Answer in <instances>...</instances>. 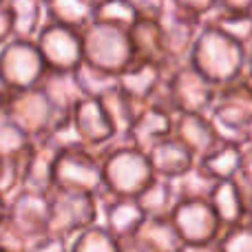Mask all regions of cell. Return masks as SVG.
Segmentation results:
<instances>
[{
  "mask_svg": "<svg viewBox=\"0 0 252 252\" xmlns=\"http://www.w3.org/2000/svg\"><path fill=\"white\" fill-rule=\"evenodd\" d=\"M31 139L0 111V159H9L27 151Z\"/></svg>",
  "mask_w": 252,
  "mask_h": 252,
  "instance_id": "34",
  "label": "cell"
},
{
  "mask_svg": "<svg viewBox=\"0 0 252 252\" xmlns=\"http://www.w3.org/2000/svg\"><path fill=\"white\" fill-rule=\"evenodd\" d=\"M206 115L221 142L241 148L252 144V84L241 75L217 87Z\"/></svg>",
  "mask_w": 252,
  "mask_h": 252,
  "instance_id": "2",
  "label": "cell"
},
{
  "mask_svg": "<svg viewBox=\"0 0 252 252\" xmlns=\"http://www.w3.org/2000/svg\"><path fill=\"white\" fill-rule=\"evenodd\" d=\"M4 223L22 237L27 244V252L33 239L47 232L49 223V199L47 195L29 190H18L7 199V208H4Z\"/></svg>",
  "mask_w": 252,
  "mask_h": 252,
  "instance_id": "12",
  "label": "cell"
},
{
  "mask_svg": "<svg viewBox=\"0 0 252 252\" xmlns=\"http://www.w3.org/2000/svg\"><path fill=\"white\" fill-rule=\"evenodd\" d=\"M173 135L199 159L208 151H213L221 139L217 137L208 115L204 113H179L175 115L173 122Z\"/></svg>",
  "mask_w": 252,
  "mask_h": 252,
  "instance_id": "19",
  "label": "cell"
},
{
  "mask_svg": "<svg viewBox=\"0 0 252 252\" xmlns=\"http://www.w3.org/2000/svg\"><path fill=\"white\" fill-rule=\"evenodd\" d=\"M0 252H4V250H0Z\"/></svg>",
  "mask_w": 252,
  "mask_h": 252,
  "instance_id": "51",
  "label": "cell"
},
{
  "mask_svg": "<svg viewBox=\"0 0 252 252\" xmlns=\"http://www.w3.org/2000/svg\"><path fill=\"white\" fill-rule=\"evenodd\" d=\"M170 182H173L177 199H208L213 188H215V184H217V179L206 175L195 161L186 173L175 177V179H170Z\"/></svg>",
  "mask_w": 252,
  "mask_h": 252,
  "instance_id": "32",
  "label": "cell"
},
{
  "mask_svg": "<svg viewBox=\"0 0 252 252\" xmlns=\"http://www.w3.org/2000/svg\"><path fill=\"white\" fill-rule=\"evenodd\" d=\"M11 16V38L33 40L44 22L42 0H4Z\"/></svg>",
  "mask_w": 252,
  "mask_h": 252,
  "instance_id": "24",
  "label": "cell"
},
{
  "mask_svg": "<svg viewBox=\"0 0 252 252\" xmlns=\"http://www.w3.org/2000/svg\"><path fill=\"white\" fill-rule=\"evenodd\" d=\"M104 195L109 197L104 206V228L118 241L133 237L146 219L142 206L137 204L135 197L128 195H109V192Z\"/></svg>",
  "mask_w": 252,
  "mask_h": 252,
  "instance_id": "20",
  "label": "cell"
},
{
  "mask_svg": "<svg viewBox=\"0 0 252 252\" xmlns=\"http://www.w3.org/2000/svg\"><path fill=\"white\" fill-rule=\"evenodd\" d=\"M135 199L142 206L146 217H168L175 201H177V195H175L170 179L153 175V179L135 195Z\"/></svg>",
  "mask_w": 252,
  "mask_h": 252,
  "instance_id": "27",
  "label": "cell"
},
{
  "mask_svg": "<svg viewBox=\"0 0 252 252\" xmlns=\"http://www.w3.org/2000/svg\"><path fill=\"white\" fill-rule=\"evenodd\" d=\"M215 7L223 11H252V0H217Z\"/></svg>",
  "mask_w": 252,
  "mask_h": 252,
  "instance_id": "44",
  "label": "cell"
},
{
  "mask_svg": "<svg viewBox=\"0 0 252 252\" xmlns=\"http://www.w3.org/2000/svg\"><path fill=\"white\" fill-rule=\"evenodd\" d=\"M29 148V146H27ZM22 157L25 153L9 159H0V195L4 199L20 190V179H22Z\"/></svg>",
  "mask_w": 252,
  "mask_h": 252,
  "instance_id": "36",
  "label": "cell"
},
{
  "mask_svg": "<svg viewBox=\"0 0 252 252\" xmlns=\"http://www.w3.org/2000/svg\"><path fill=\"white\" fill-rule=\"evenodd\" d=\"M128 40H130V49H133V60L155 62V64L166 69V56L164 49H161L157 20L135 18V22L128 27Z\"/></svg>",
  "mask_w": 252,
  "mask_h": 252,
  "instance_id": "23",
  "label": "cell"
},
{
  "mask_svg": "<svg viewBox=\"0 0 252 252\" xmlns=\"http://www.w3.org/2000/svg\"><path fill=\"white\" fill-rule=\"evenodd\" d=\"M69 252H120V241L104 226H89L71 239Z\"/></svg>",
  "mask_w": 252,
  "mask_h": 252,
  "instance_id": "33",
  "label": "cell"
},
{
  "mask_svg": "<svg viewBox=\"0 0 252 252\" xmlns=\"http://www.w3.org/2000/svg\"><path fill=\"white\" fill-rule=\"evenodd\" d=\"M148 164L153 168V175L166 179H175L179 175H184L192 164H195V155L179 142L175 135L166 137L164 142H159L157 146H153L146 153Z\"/></svg>",
  "mask_w": 252,
  "mask_h": 252,
  "instance_id": "21",
  "label": "cell"
},
{
  "mask_svg": "<svg viewBox=\"0 0 252 252\" xmlns=\"http://www.w3.org/2000/svg\"><path fill=\"white\" fill-rule=\"evenodd\" d=\"M38 87L42 89V93L47 95L49 104L53 111V126L51 130L64 128L71 124V113H73L75 102L80 100V91L75 87L73 71H53L47 69L44 75L40 78ZM49 130V133H51Z\"/></svg>",
  "mask_w": 252,
  "mask_h": 252,
  "instance_id": "16",
  "label": "cell"
},
{
  "mask_svg": "<svg viewBox=\"0 0 252 252\" xmlns=\"http://www.w3.org/2000/svg\"><path fill=\"white\" fill-rule=\"evenodd\" d=\"M208 201L223 228L244 223V192H241V186L237 179H221V182H217Z\"/></svg>",
  "mask_w": 252,
  "mask_h": 252,
  "instance_id": "22",
  "label": "cell"
},
{
  "mask_svg": "<svg viewBox=\"0 0 252 252\" xmlns=\"http://www.w3.org/2000/svg\"><path fill=\"white\" fill-rule=\"evenodd\" d=\"M44 2V20L71 27L82 31L95 18V7L89 0H42Z\"/></svg>",
  "mask_w": 252,
  "mask_h": 252,
  "instance_id": "25",
  "label": "cell"
},
{
  "mask_svg": "<svg viewBox=\"0 0 252 252\" xmlns=\"http://www.w3.org/2000/svg\"><path fill=\"white\" fill-rule=\"evenodd\" d=\"M244 78L248 80L252 84V44L248 47V51H246V66H244Z\"/></svg>",
  "mask_w": 252,
  "mask_h": 252,
  "instance_id": "47",
  "label": "cell"
},
{
  "mask_svg": "<svg viewBox=\"0 0 252 252\" xmlns=\"http://www.w3.org/2000/svg\"><path fill=\"white\" fill-rule=\"evenodd\" d=\"M80 42H82V60L102 71L118 75L133 62V49L126 27L93 18L80 31Z\"/></svg>",
  "mask_w": 252,
  "mask_h": 252,
  "instance_id": "4",
  "label": "cell"
},
{
  "mask_svg": "<svg viewBox=\"0 0 252 252\" xmlns=\"http://www.w3.org/2000/svg\"><path fill=\"white\" fill-rule=\"evenodd\" d=\"M69 239H64V237L60 235H53V232H44V235H40L38 239L31 241L29 246V252H69Z\"/></svg>",
  "mask_w": 252,
  "mask_h": 252,
  "instance_id": "39",
  "label": "cell"
},
{
  "mask_svg": "<svg viewBox=\"0 0 252 252\" xmlns=\"http://www.w3.org/2000/svg\"><path fill=\"white\" fill-rule=\"evenodd\" d=\"M135 237L146 241L155 252H177L184 246L168 217H146Z\"/></svg>",
  "mask_w": 252,
  "mask_h": 252,
  "instance_id": "30",
  "label": "cell"
},
{
  "mask_svg": "<svg viewBox=\"0 0 252 252\" xmlns=\"http://www.w3.org/2000/svg\"><path fill=\"white\" fill-rule=\"evenodd\" d=\"M201 25H204L201 18L177 11L170 4L166 7V11L157 20L161 49H164V56H166V69H170L173 64L188 62V56H190V49L195 44V38L199 33Z\"/></svg>",
  "mask_w": 252,
  "mask_h": 252,
  "instance_id": "13",
  "label": "cell"
},
{
  "mask_svg": "<svg viewBox=\"0 0 252 252\" xmlns=\"http://www.w3.org/2000/svg\"><path fill=\"white\" fill-rule=\"evenodd\" d=\"M89 2L93 4V7H97V4H102V2H106V0H89Z\"/></svg>",
  "mask_w": 252,
  "mask_h": 252,
  "instance_id": "50",
  "label": "cell"
},
{
  "mask_svg": "<svg viewBox=\"0 0 252 252\" xmlns=\"http://www.w3.org/2000/svg\"><path fill=\"white\" fill-rule=\"evenodd\" d=\"M217 252H252V228L246 223L228 226L217 237Z\"/></svg>",
  "mask_w": 252,
  "mask_h": 252,
  "instance_id": "35",
  "label": "cell"
},
{
  "mask_svg": "<svg viewBox=\"0 0 252 252\" xmlns=\"http://www.w3.org/2000/svg\"><path fill=\"white\" fill-rule=\"evenodd\" d=\"M71 126L78 135L80 144L89 148H104L106 144L115 142V133L102 109L100 100L93 97H80L71 113Z\"/></svg>",
  "mask_w": 252,
  "mask_h": 252,
  "instance_id": "15",
  "label": "cell"
},
{
  "mask_svg": "<svg viewBox=\"0 0 252 252\" xmlns=\"http://www.w3.org/2000/svg\"><path fill=\"white\" fill-rule=\"evenodd\" d=\"M120 252H155L146 241L139 237H128V239H120Z\"/></svg>",
  "mask_w": 252,
  "mask_h": 252,
  "instance_id": "42",
  "label": "cell"
},
{
  "mask_svg": "<svg viewBox=\"0 0 252 252\" xmlns=\"http://www.w3.org/2000/svg\"><path fill=\"white\" fill-rule=\"evenodd\" d=\"M235 179L241 182L244 186H252V144L241 148V164Z\"/></svg>",
  "mask_w": 252,
  "mask_h": 252,
  "instance_id": "41",
  "label": "cell"
},
{
  "mask_svg": "<svg viewBox=\"0 0 252 252\" xmlns=\"http://www.w3.org/2000/svg\"><path fill=\"white\" fill-rule=\"evenodd\" d=\"M130 9H133L135 18H144V20H159V16L166 11L168 0H126Z\"/></svg>",
  "mask_w": 252,
  "mask_h": 252,
  "instance_id": "38",
  "label": "cell"
},
{
  "mask_svg": "<svg viewBox=\"0 0 252 252\" xmlns=\"http://www.w3.org/2000/svg\"><path fill=\"white\" fill-rule=\"evenodd\" d=\"M164 87L175 113H208L217 84L199 73L190 62L173 64L164 71Z\"/></svg>",
  "mask_w": 252,
  "mask_h": 252,
  "instance_id": "7",
  "label": "cell"
},
{
  "mask_svg": "<svg viewBox=\"0 0 252 252\" xmlns=\"http://www.w3.org/2000/svg\"><path fill=\"white\" fill-rule=\"evenodd\" d=\"M49 199V223L47 230L64 239H73L84 228L95 226L100 217V201L95 195L69 188H53Z\"/></svg>",
  "mask_w": 252,
  "mask_h": 252,
  "instance_id": "6",
  "label": "cell"
},
{
  "mask_svg": "<svg viewBox=\"0 0 252 252\" xmlns=\"http://www.w3.org/2000/svg\"><path fill=\"white\" fill-rule=\"evenodd\" d=\"M239 186L241 192H244V223L252 228V186H244L241 182Z\"/></svg>",
  "mask_w": 252,
  "mask_h": 252,
  "instance_id": "45",
  "label": "cell"
},
{
  "mask_svg": "<svg viewBox=\"0 0 252 252\" xmlns=\"http://www.w3.org/2000/svg\"><path fill=\"white\" fill-rule=\"evenodd\" d=\"M62 148L49 135L31 139L29 148L22 157V179L20 190L49 195L53 190V164Z\"/></svg>",
  "mask_w": 252,
  "mask_h": 252,
  "instance_id": "14",
  "label": "cell"
},
{
  "mask_svg": "<svg viewBox=\"0 0 252 252\" xmlns=\"http://www.w3.org/2000/svg\"><path fill=\"white\" fill-rule=\"evenodd\" d=\"M195 161L206 175H210L217 182H221V179H235L237 173H239V164H241V146L219 142L213 151H208L206 155H201Z\"/></svg>",
  "mask_w": 252,
  "mask_h": 252,
  "instance_id": "26",
  "label": "cell"
},
{
  "mask_svg": "<svg viewBox=\"0 0 252 252\" xmlns=\"http://www.w3.org/2000/svg\"><path fill=\"white\" fill-rule=\"evenodd\" d=\"M9 93H11V89L4 84V80L0 78V111H2V106H4V102H7V97H9Z\"/></svg>",
  "mask_w": 252,
  "mask_h": 252,
  "instance_id": "48",
  "label": "cell"
},
{
  "mask_svg": "<svg viewBox=\"0 0 252 252\" xmlns=\"http://www.w3.org/2000/svg\"><path fill=\"white\" fill-rule=\"evenodd\" d=\"M2 113L11 120L29 139L47 135L53 126V111L42 89L35 84L29 89L11 91L2 106Z\"/></svg>",
  "mask_w": 252,
  "mask_h": 252,
  "instance_id": "9",
  "label": "cell"
},
{
  "mask_svg": "<svg viewBox=\"0 0 252 252\" xmlns=\"http://www.w3.org/2000/svg\"><path fill=\"white\" fill-rule=\"evenodd\" d=\"M173 122L175 115L166 113V111L157 109L153 104H142L135 113V120L128 128L126 142L135 146L137 151L148 153L153 146L164 142L166 137L173 135Z\"/></svg>",
  "mask_w": 252,
  "mask_h": 252,
  "instance_id": "17",
  "label": "cell"
},
{
  "mask_svg": "<svg viewBox=\"0 0 252 252\" xmlns=\"http://www.w3.org/2000/svg\"><path fill=\"white\" fill-rule=\"evenodd\" d=\"M164 80V66L146 60H133L118 73V89L137 106L146 104Z\"/></svg>",
  "mask_w": 252,
  "mask_h": 252,
  "instance_id": "18",
  "label": "cell"
},
{
  "mask_svg": "<svg viewBox=\"0 0 252 252\" xmlns=\"http://www.w3.org/2000/svg\"><path fill=\"white\" fill-rule=\"evenodd\" d=\"M100 104H102V109H104L111 126H113L115 142H126V135H128V128H130V124H133L135 113H137L139 106L135 104L130 97H126L120 89H113V91H109L106 95H102Z\"/></svg>",
  "mask_w": 252,
  "mask_h": 252,
  "instance_id": "28",
  "label": "cell"
},
{
  "mask_svg": "<svg viewBox=\"0 0 252 252\" xmlns=\"http://www.w3.org/2000/svg\"><path fill=\"white\" fill-rule=\"evenodd\" d=\"M168 4L177 11H184L188 16L204 18L206 13H210L217 4V0H168Z\"/></svg>",
  "mask_w": 252,
  "mask_h": 252,
  "instance_id": "40",
  "label": "cell"
},
{
  "mask_svg": "<svg viewBox=\"0 0 252 252\" xmlns=\"http://www.w3.org/2000/svg\"><path fill=\"white\" fill-rule=\"evenodd\" d=\"M95 18L97 20L126 27V29L135 22V13H133V9L126 4V0H106V2L97 4L95 7Z\"/></svg>",
  "mask_w": 252,
  "mask_h": 252,
  "instance_id": "37",
  "label": "cell"
},
{
  "mask_svg": "<svg viewBox=\"0 0 252 252\" xmlns=\"http://www.w3.org/2000/svg\"><path fill=\"white\" fill-rule=\"evenodd\" d=\"M73 80H75V87H78L80 95L93 97V100H100L109 91L118 89V75L97 69V66L89 64L84 60L73 69Z\"/></svg>",
  "mask_w": 252,
  "mask_h": 252,
  "instance_id": "31",
  "label": "cell"
},
{
  "mask_svg": "<svg viewBox=\"0 0 252 252\" xmlns=\"http://www.w3.org/2000/svg\"><path fill=\"white\" fill-rule=\"evenodd\" d=\"M53 188L82 190L100 197L104 192L102 155L84 144H71L62 148L53 164Z\"/></svg>",
  "mask_w": 252,
  "mask_h": 252,
  "instance_id": "5",
  "label": "cell"
},
{
  "mask_svg": "<svg viewBox=\"0 0 252 252\" xmlns=\"http://www.w3.org/2000/svg\"><path fill=\"white\" fill-rule=\"evenodd\" d=\"M44 71L47 66L33 40L9 38L0 44V78L11 91L35 87Z\"/></svg>",
  "mask_w": 252,
  "mask_h": 252,
  "instance_id": "8",
  "label": "cell"
},
{
  "mask_svg": "<svg viewBox=\"0 0 252 252\" xmlns=\"http://www.w3.org/2000/svg\"><path fill=\"white\" fill-rule=\"evenodd\" d=\"M246 51L241 42L232 40L213 25H201L195 44L190 49L188 62L213 84L221 87L226 82L241 78L246 66Z\"/></svg>",
  "mask_w": 252,
  "mask_h": 252,
  "instance_id": "1",
  "label": "cell"
},
{
  "mask_svg": "<svg viewBox=\"0 0 252 252\" xmlns=\"http://www.w3.org/2000/svg\"><path fill=\"white\" fill-rule=\"evenodd\" d=\"M9 38H11V16L4 0H0V44L7 42Z\"/></svg>",
  "mask_w": 252,
  "mask_h": 252,
  "instance_id": "43",
  "label": "cell"
},
{
  "mask_svg": "<svg viewBox=\"0 0 252 252\" xmlns=\"http://www.w3.org/2000/svg\"><path fill=\"white\" fill-rule=\"evenodd\" d=\"M4 208H7V199H4V197L0 195V221L4 219Z\"/></svg>",
  "mask_w": 252,
  "mask_h": 252,
  "instance_id": "49",
  "label": "cell"
},
{
  "mask_svg": "<svg viewBox=\"0 0 252 252\" xmlns=\"http://www.w3.org/2000/svg\"><path fill=\"white\" fill-rule=\"evenodd\" d=\"M102 155L104 192L135 197L153 179V168L146 153L137 151L128 142H111L97 148Z\"/></svg>",
  "mask_w": 252,
  "mask_h": 252,
  "instance_id": "3",
  "label": "cell"
},
{
  "mask_svg": "<svg viewBox=\"0 0 252 252\" xmlns=\"http://www.w3.org/2000/svg\"><path fill=\"white\" fill-rule=\"evenodd\" d=\"M177 252H217V244H184Z\"/></svg>",
  "mask_w": 252,
  "mask_h": 252,
  "instance_id": "46",
  "label": "cell"
},
{
  "mask_svg": "<svg viewBox=\"0 0 252 252\" xmlns=\"http://www.w3.org/2000/svg\"><path fill=\"white\" fill-rule=\"evenodd\" d=\"M168 219L184 244H213L223 230L208 199H177Z\"/></svg>",
  "mask_w": 252,
  "mask_h": 252,
  "instance_id": "10",
  "label": "cell"
},
{
  "mask_svg": "<svg viewBox=\"0 0 252 252\" xmlns=\"http://www.w3.org/2000/svg\"><path fill=\"white\" fill-rule=\"evenodd\" d=\"M201 22L217 27L232 40L241 42L244 47L252 44V11H223L215 7L210 13L201 18Z\"/></svg>",
  "mask_w": 252,
  "mask_h": 252,
  "instance_id": "29",
  "label": "cell"
},
{
  "mask_svg": "<svg viewBox=\"0 0 252 252\" xmlns=\"http://www.w3.org/2000/svg\"><path fill=\"white\" fill-rule=\"evenodd\" d=\"M44 66L53 71H73L82 62V42L80 31L58 22L44 20L33 38Z\"/></svg>",
  "mask_w": 252,
  "mask_h": 252,
  "instance_id": "11",
  "label": "cell"
}]
</instances>
